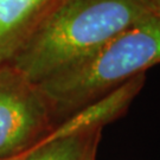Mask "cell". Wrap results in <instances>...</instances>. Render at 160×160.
I'll list each match as a JSON object with an SVG mask.
<instances>
[{
	"label": "cell",
	"instance_id": "6",
	"mask_svg": "<svg viewBox=\"0 0 160 160\" xmlns=\"http://www.w3.org/2000/svg\"><path fill=\"white\" fill-rule=\"evenodd\" d=\"M102 131L50 139L45 137L14 160H82L90 143Z\"/></svg>",
	"mask_w": 160,
	"mask_h": 160
},
{
	"label": "cell",
	"instance_id": "9",
	"mask_svg": "<svg viewBox=\"0 0 160 160\" xmlns=\"http://www.w3.org/2000/svg\"><path fill=\"white\" fill-rule=\"evenodd\" d=\"M17 157H18V155H17ZM17 157H14V158H10V159H2V160H14L16 158H17Z\"/></svg>",
	"mask_w": 160,
	"mask_h": 160
},
{
	"label": "cell",
	"instance_id": "1",
	"mask_svg": "<svg viewBox=\"0 0 160 160\" xmlns=\"http://www.w3.org/2000/svg\"><path fill=\"white\" fill-rule=\"evenodd\" d=\"M159 63L160 13L152 12L37 86L49 103L56 127Z\"/></svg>",
	"mask_w": 160,
	"mask_h": 160
},
{
	"label": "cell",
	"instance_id": "3",
	"mask_svg": "<svg viewBox=\"0 0 160 160\" xmlns=\"http://www.w3.org/2000/svg\"><path fill=\"white\" fill-rule=\"evenodd\" d=\"M43 92L11 64H0V160L29 151L53 129Z\"/></svg>",
	"mask_w": 160,
	"mask_h": 160
},
{
	"label": "cell",
	"instance_id": "4",
	"mask_svg": "<svg viewBox=\"0 0 160 160\" xmlns=\"http://www.w3.org/2000/svg\"><path fill=\"white\" fill-rule=\"evenodd\" d=\"M145 82L146 74H140L128 80L113 92L100 97L58 123L46 137L56 139L102 131L106 125L126 114L132 102L143 88Z\"/></svg>",
	"mask_w": 160,
	"mask_h": 160
},
{
	"label": "cell",
	"instance_id": "8",
	"mask_svg": "<svg viewBox=\"0 0 160 160\" xmlns=\"http://www.w3.org/2000/svg\"><path fill=\"white\" fill-rule=\"evenodd\" d=\"M153 12L160 13V0H142Z\"/></svg>",
	"mask_w": 160,
	"mask_h": 160
},
{
	"label": "cell",
	"instance_id": "5",
	"mask_svg": "<svg viewBox=\"0 0 160 160\" xmlns=\"http://www.w3.org/2000/svg\"><path fill=\"white\" fill-rule=\"evenodd\" d=\"M61 0H0V64L10 62Z\"/></svg>",
	"mask_w": 160,
	"mask_h": 160
},
{
	"label": "cell",
	"instance_id": "2",
	"mask_svg": "<svg viewBox=\"0 0 160 160\" xmlns=\"http://www.w3.org/2000/svg\"><path fill=\"white\" fill-rule=\"evenodd\" d=\"M152 12L142 0H61L7 63L37 84Z\"/></svg>",
	"mask_w": 160,
	"mask_h": 160
},
{
	"label": "cell",
	"instance_id": "7",
	"mask_svg": "<svg viewBox=\"0 0 160 160\" xmlns=\"http://www.w3.org/2000/svg\"><path fill=\"white\" fill-rule=\"evenodd\" d=\"M100 139L101 137L96 138L92 143L90 146L88 147L87 152L84 153L82 160H96V153H97V146H98V142H100Z\"/></svg>",
	"mask_w": 160,
	"mask_h": 160
}]
</instances>
